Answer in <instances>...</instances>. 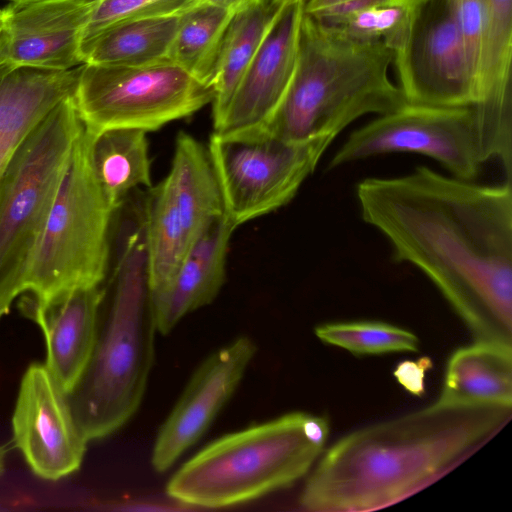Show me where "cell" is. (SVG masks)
I'll return each instance as SVG.
<instances>
[{"label":"cell","mask_w":512,"mask_h":512,"mask_svg":"<svg viewBox=\"0 0 512 512\" xmlns=\"http://www.w3.org/2000/svg\"><path fill=\"white\" fill-rule=\"evenodd\" d=\"M363 221L419 269L476 341L512 346V186L418 166L356 186Z\"/></svg>","instance_id":"cell-1"},{"label":"cell","mask_w":512,"mask_h":512,"mask_svg":"<svg viewBox=\"0 0 512 512\" xmlns=\"http://www.w3.org/2000/svg\"><path fill=\"white\" fill-rule=\"evenodd\" d=\"M510 412L433 403L347 434L322 455L300 504L309 511L348 512L399 501L495 432Z\"/></svg>","instance_id":"cell-2"},{"label":"cell","mask_w":512,"mask_h":512,"mask_svg":"<svg viewBox=\"0 0 512 512\" xmlns=\"http://www.w3.org/2000/svg\"><path fill=\"white\" fill-rule=\"evenodd\" d=\"M101 303L94 349L68 400L87 441L120 429L138 410L154 362L157 332L150 299L144 206L123 219Z\"/></svg>","instance_id":"cell-3"},{"label":"cell","mask_w":512,"mask_h":512,"mask_svg":"<svg viewBox=\"0 0 512 512\" xmlns=\"http://www.w3.org/2000/svg\"><path fill=\"white\" fill-rule=\"evenodd\" d=\"M393 52L380 41L359 40L304 10L294 74L261 128L285 142L337 137L367 114L406 103L389 77Z\"/></svg>","instance_id":"cell-4"},{"label":"cell","mask_w":512,"mask_h":512,"mask_svg":"<svg viewBox=\"0 0 512 512\" xmlns=\"http://www.w3.org/2000/svg\"><path fill=\"white\" fill-rule=\"evenodd\" d=\"M326 417L291 412L226 434L206 445L170 478L167 494L202 508L241 504L286 488L323 453Z\"/></svg>","instance_id":"cell-5"},{"label":"cell","mask_w":512,"mask_h":512,"mask_svg":"<svg viewBox=\"0 0 512 512\" xmlns=\"http://www.w3.org/2000/svg\"><path fill=\"white\" fill-rule=\"evenodd\" d=\"M434 159L451 176L476 181L483 166L499 161L512 171V110L488 105L439 107L405 103L355 129L327 169L389 153Z\"/></svg>","instance_id":"cell-6"},{"label":"cell","mask_w":512,"mask_h":512,"mask_svg":"<svg viewBox=\"0 0 512 512\" xmlns=\"http://www.w3.org/2000/svg\"><path fill=\"white\" fill-rule=\"evenodd\" d=\"M91 137L83 125L24 279V306H44L106 278L115 211L93 172Z\"/></svg>","instance_id":"cell-7"},{"label":"cell","mask_w":512,"mask_h":512,"mask_svg":"<svg viewBox=\"0 0 512 512\" xmlns=\"http://www.w3.org/2000/svg\"><path fill=\"white\" fill-rule=\"evenodd\" d=\"M73 97L58 104L12 156L0 177V301L24 279L82 128Z\"/></svg>","instance_id":"cell-8"},{"label":"cell","mask_w":512,"mask_h":512,"mask_svg":"<svg viewBox=\"0 0 512 512\" xmlns=\"http://www.w3.org/2000/svg\"><path fill=\"white\" fill-rule=\"evenodd\" d=\"M212 86L170 60L142 66L82 64L73 96L84 126L156 131L214 99Z\"/></svg>","instance_id":"cell-9"},{"label":"cell","mask_w":512,"mask_h":512,"mask_svg":"<svg viewBox=\"0 0 512 512\" xmlns=\"http://www.w3.org/2000/svg\"><path fill=\"white\" fill-rule=\"evenodd\" d=\"M335 138L285 142L263 129L212 133L208 153L234 229L288 204Z\"/></svg>","instance_id":"cell-10"},{"label":"cell","mask_w":512,"mask_h":512,"mask_svg":"<svg viewBox=\"0 0 512 512\" xmlns=\"http://www.w3.org/2000/svg\"><path fill=\"white\" fill-rule=\"evenodd\" d=\"M407 103L464 107L479 104L477 82L446 0L417 8L409 36L393 53Z\"/></svg>","instance_id":"cell-11"},{"label":"cell","mask_w":512,"mask_h":512,"mask_svg":"<svg viewBox=\"0 0 512 512\" xmlns=\"http://www.w3.org/2000/svg\"><path fill=\"white\" fill-rule=\"evenodd\" d=\"M12 436L32 472L44 480L57 481L81 467L88 441L67 392L44 363H32L22 376Z\"/></svg>","instance_id":"cell-12"},{"label":"cell","mask_w":512,"mask_h":512,"mask_svg":"<svg viewBox=\"0 0 512 512\" xmlns=\"http://www.w3.org/2000/svg\"><path fill=\"white\" fill-rule=\"evenodd\" d=\"M255 353L252 339L241 336L201 363L158 431L151 455L156 471L168 470L204 435L234 394Z\"/></svg>","instance_id":"cell-13"},{"label":"cell","mask_w":512,"mask_h":512,"mask_svg":"<svg viewBox=\"0 0 512 512\" xmlns=\"http://www.w3.org/2000/svg\"><path fill=\"white\" fill-rule=\"evenodd\" d=\"M92 1L11 2L3 9L0 66L65 71L82 65Z\"/></svg>","instance_id":"cell-14"},{"label":"cell","mask_w":512,"mask_h":512,"mask_svg":"<svg viewBox=\"0 0 512 512\" xmlns=\"http://www.w3.org/2000/svg\"><path fill=\"white\" fill-rule=\"evenodd\" d=\"M305 0H285L247 67L213 132L236 134L262 128L294 74Z\"/></svg>","instance_id":"cell-15"},{"label":"cell","mask_w":512,"mask_h":512,"mask_svg":"<svg viewBox=\"0 0 512 512\" xmlns=\"http://www.w3.org/2000/svg\"><path fill=\"white\" fill-rule=\"evenodd\" d=\"M104 293L102 284L81 287L44 306H25L44 335V364L67 394L91 358Z\"/></svg>","instance_id":"cell-16"},{"label":"cell","mask_w":512,"mask_h":512,"mask_svg":"<svg viewBox=\"0 0 512 512\" xmlns=\"http://www.w3.org/2000/svg\"><path fill=\"white\" fill-rule=\"evenodd\" d=\"M234 230L224 215L215 220L189 247L171 280L150 293L157 332L169 333L184 316L216 298L225 281Z\"/></svg>","instance_id":"cell-17"},{"label":"cell","mask_w":512,"mask_h":512,"mask_svg":"<svg viewBox=\"0 0 512 512\" xmlns=\"http://www.w3.org/2000/svg\"><path fill=\"white\" fill-rule=\"evenodd\" d=\"M80 67L54 71L0 66V177L32 131L58 104L74 96Z\"/></svg>","instance_id":"cell-18"},{"label":"cell","mask_w":512,"mask_h":512,"mask_svg":"<svg viewBox=\"0 0 512 512\" xmlns=\"http://www.w3.org/2000/svg\"><path fill=\"white\" fill-rule=\"evenodd\" d=\"M447 407L512 406V346L488 341L455 350L438 399Z\"/></svg>","instance_id":"cell-19"},{"label":"cell","mask_w":512,"mask_h":512,"mask_svg":"<svg viewBox=\"0 0 512 512\" xmlns=\"http://www.w3.org/2000/svg\"><path fill=\"white\" fill-rule=\"evenodd\" d=\"M165 179L192 245L224 215L219 184L207 148L192 135L180 132Z\"/></svg>","instance_id":"cell-20"},{"label":"cell","mask_w":512,"mask_h":512,"mask_svg":"<svg viewBox=\"0 0 512 512\" xmlns=\"http://www.w3.org/2000/svg\"><path fill=\"white\" fill-rule=\"evenodd\" d=\"M181 15L112 24L82 44L83 64L142 66L169 60Z\"/></svg>","instance_id":"cell-21"},{"label":"cell","mask_w":512,"mask_h":512,"mask_svg":"<svg viewBox=\"0 0 512 512\" xmlns=\"http://www.w3.org/2000/svg\"><path fill=\"white\" fill-rule=\"evenodd\" d=\"M91 133L90 160L93 172L108 203L116 212L134 189L152 187L147 132L111 128Z\"/></svg>","instance_id":"cell-22"},{"label":"cell","mask_w":512,"mask_h":512,"mask_svg":"<svg viewBox=\"0 0 512 512\" xmlns=\"http://www.w3.org/2000/svg\"><path fill=\"white\" fill-rule=\"evenodd\" d=\"M285 0H263L233 14L213 74V126L223 117L247 67Z\"/></svg>","instance_id":"cell-23"},{"label":"cell","mask_w":512,"mask_h":512,"mask_svg":"<svg viewBox=\"0 0 512 512\" xmlns=\"http://www.w3.org/2000/svg\"><path fill=\"white\" fill-rule=\"evenodd\" d=\"M144 233L150 293L173 277L191 243L164 178L144 201Z\"/></svg>","instance_id":"cell-24"},{"label":"cell","mask_w":512,"mask_h":512,"mask_svg":"<svg viewBox=\"0 0 512 512\" xmlns=\"http://www.w3.org/2000/svg\"><path fill=\"white\" fill-rule=\"evenodd\" d=\"M233 14L203 1L182 13L169 60L213 87L220 45Z\"/></svg>","instance_id":"cell-25"},{"label":"cell","mask_w":512,"mask_h":512,"mask_svg":"<svg viewBox=\"0 0 512 512\" xmlns=\"http://www.w3.org/2000/svg\"><path fill=\"white\" fill-rule=\"evenodd\" d=\"M418 7L392 0H360L311 16L350 37L380 41L394 53L406 42Z\"/></svg>","instance_id":"cell-26"},{"label":"cell","mask_w":512,"mask_h":512,"mask_svg":"<svg viewBox=\"0 0 512 512\" xmlns=\"http://www.w3.org/2000/svg\"><path fill=\"white\" fill-rule=\"evenodd\" d=\"M487 29L480 69V104L512 100V0H483Z\"/></svg>","instance_id":"cell-27"},{"label":"cell","mask_w":512,"mask_h":512,"mask_svg":"<svg viewBox=\"0 0 512 512\" xmlns=\"http://www.w3.org/2000/svg\"><path fill=\"white\" fill-rule=\"evenodd\" d=\"M319 340L356 355L417 352L418 337L402 327L371 320L329 322L315 328Z\"/></svg>","instance_id":"cell-28"},{"label":"cell","mask_w":512,"mask_h":512,"mask_svg":"<svg viewBox=\"0 0 512 512\" xmlns=\"http://www.w3.org/2000/svg\"><path fill=\"white\" fill-rule=\"evenodd\" d=\"M201 0H93L83 42L100 30L131 19L181 15Z\"/></svg>","instance_id":"cell-29"},{"label":"cell","mask_w":512,"mask_h":512,"mask_svg":"<svg viewBox=\"0 0 512 512\" xmlns=\"http://www.w3.org/2000/svg\"><path fill=\"white\" fill-rule=\"evenodd\" d=\"M446 1L477 82L480 104V69L487 29L484 3L483 0Z\"/></svg>","instance_id":"cell-30"},{"label":"cell","mask_w":512,"mask_h":512,"mask_svg":"<svg viewBox=\"0 0 512 512\" xmlns=\"http://www.w3.org/2000/svg\"><path fill=\"white\" fill-rule=\"evenodd\" d=\"M433 362L429 357L399 362L393 371L397 382L406 391L415 396L425 393L426 373L432 368Z\"/></svg>","instance_id":"cell-31"},{"label":"cell","mask_w":512,"mask_h":512,"mask_svg":"<svg viewBox=\"0 0 512 512\" xmlns=\"http://www.w3.org/2000/svg\"><path fill=\"white\" fill-rule=\"evenodd\" d=\"M360 0H306L305 12L310 15L322 14L334 7ZM412 7H418L428 0H392Z\"/></svg>","instance_id":"cell-32"},{"label":"cell","mask_w":512,"mask_h":512,"mask_svg":"<svg viewBox=\"0 0 512 512\" xmlns=\"http://www.w3.org/2000/svg\"><path fill=\"white\" fill-rule=\"evenodd\" d=\"M235 13L263 0H201Z\"/></svg>","instance_id":"cell-33"},{"label":"cell","mask_w":512,"mask_h":512,"mask_svg":"<svg viewBox=\"0 0 512 512\" xmlns=\"http://www.w3.org/2000/svg\"><path fill=\"white\" fill-rule=\"evenodd\" d=\"M7 453L8 449L6 446L0 445V478L5 472Z\"/></svg>","instance_id":"cell-34"},{"label":"cell","mask_w":512,"mask_h":512,"mask_svg":"<svg viewBox=\"0 0 512 512\" xmlns=\"http://www.w3.org/2000/svg\"><path fill=\"white\" fill-rule=\"evenodd\" d=\"M11 303V301H0V319L8 313Z\"/></svg>","instance_id":"cell-35"},{"label":"cell","mask_w":512,"mask_h":512,"mask_svg":"<svg viewBox=\"0 0 512 512\" xmlns=\"http://www.w3.org/2000/svg\"><path fill=\"white\" fill-rule=\"evenodd\" d=\"M3 29H4V10L0 9V44L3 36Z\"/></svg>","instance_id":"cell-36"},{"label":"cell","mask_w":512,"mask_h":512,"mask_svg":"<svg viewBox=\"0 0 512 512\" xmlns=\"http://www.w3.org/2000/svg\"><path fill=\"white\" fill-rule=\"evenodd\" d=\"M37 1H45V0H10L12 3H28V2H37Z\"/></svg>","instance_id":"cell-37"},{"label":"cell","mask_w":512,"mask_h":512,"mask_svg":"<svg viewBox=\"0 0 512 512\" xmlns=\"http://www.w3.org/2000/svg\"><path fill=\"white\" fill-rule=\"evenodd\" d=\"M306 1V0H305Z\"/></svg>","instance_id":"cell-38"}]
</instances>
